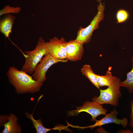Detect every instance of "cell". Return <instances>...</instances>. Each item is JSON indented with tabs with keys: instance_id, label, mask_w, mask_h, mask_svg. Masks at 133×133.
Listing matches in <instances>:
<instances>
[{
	"instance_id": "6da1fadb",
	"label": "cell",
	"mask_w": 133,
	"mask_h": 133,
	"mask_svg": "<svg viewBox=\"0 0 133 133\" xmlns=\"http://www.w3.org/2000/svg\"><path fill=\"white\" fill-rule=\"evenodd\" d=\"M9 83L18 94L33 93L38 91L43 83L35 81L25 71L14 66L9 68L6 73Z\"/></svg>"
},
{
	"instance_id": "7a4b0ae2",
	"label": "cell",
	"mask_w": 133,
	"mask_h": 133,
	"mask_svg": "<svg viewBox=\"0 0 133 133\" xmlns=\"http://www.w3.org/2000/svg\"><path fill=\"white\" fill-rule=\"evenodd\" d=\"M45 42L43 38L40 37L33 50L25 51L26 57L22 70L27 73L33 74L36 66L43 57L48 53Z\"/></svg>"
},
{
	"instance_id": "3957f363",
	"label": "cell",
	"mask_w": 133,
	"mask_h": 133,
	"mask_svg": "<svg viewBox=\"0 0 133 133\" xmlns=\"http://www.w3.org/2000/svg\"><path fill=\"white\" fill-rule=\"evenodd\" d=\"M121 81L120 79L117 77L115 81L106 89L102 90L100 88L99 96H95L92 99V101L101 105L108 104L117 106L119 100L122 96L120 90Z\"/></svg>"
},
{
	"instance_id": "277c9868",
	"label": "cell",
	"mask_w": 133,
	"mask_h": 133,
	"mask_svg": "<svg viewBox=\"0 0 133 133\" xmlns=\"http://www.w3.org/2000/svg\"><path fill=\"white\" fill-rule=\"evenodd\" d=\"M105 8L104 3H99L97 6V13L90 24L85 28L80 27L78 30L76 40L83 45L90 42L94 31L99 28L100 23L104 18Z\"/></svg>"
},
{
	"instance_id": "5b68a950",
	"label": "cell",
	"mask_w": 133,
	"mask_h": 133,
	"mask_svg": "<svg viewBox=\"0 0 133 133\" xmlns=\"http://www.w3.org/2000/svg\"><path fill=\"white\" fill-rule=\"evenodd\" d=\"M68 60L67 59H57L48 53L44 56L36 66L32 74L33 79L38 82L43 83L47 79L46 73L50 67L58 62H66Z\"/></svg>"
},
{
	"instance_id": "8992f818",
	"label": "cell",
	"mask_w": 133,
	"mask_h": 133,
	"mask_svg": "<svg viewBox=\"0 0 133 133\" xmlns=\"http://www.w3.org/2000/svg\"><path fill=\"white\" fill-rule=\"evenodd\" d=\"M103 106L94 101H85L81 106L76 107V109L69 111L67 113L68 116H75L80 113L84 112L90 114L91 117L92 121H95L96 118L99 116L105 115L107 112V109L103 107Z\"/></svg>"
},
{
	"instance_id": "52a82bcc",
	"label": "cell",
	"mask_w": 133,
	"mask_h": 133,
	"mask_svg": "<svg viewBox=\"0 0 133 133\" xmlns=\"http://www.w3.org/2000/svg\"><path fill=\"white\" fill-rule=\"evenodd\" d=\"M66 42L63 37L59 39L55 37L48 42H45L48 53L57 59H66Z\"/></svg>"
},
{
	"instance_id": "ba28073f",
	"label": "cell",
	"mask_w": 133,
	"mask_h": 133,
	"mask_svg": "<svg viewBox=\"0 0 133 133\" xmlns=\"http://www.w3.org/2000/svg\"><path fill=\"white\" fill-rule=\"evenodd\" d=\"M118 112L116 109L114 108L110 113L105 115V116L100 120H95V123L94 124L86 127H81L82 129L88 128L91 130L98 126H102L110 123H115L117 124H121L124 128H126L127 125L128 120L126 117L120 119L118 118L117 116Z\"/></svg>"
},
{
	"instance_id": "9c48e42d",
	"label": "cell",
	"mask_w": 133,
	"mask_h": 133,
	"mask_svg": "<svg viewBox=\"0 0 133 133\" xmlns=\"http://www.w3.org/2000/svg\"><path fill=\"white\" fill-rule=\"evenodd\" d=\"M83 45L76 39L66 42V59L73 62L80 60L84 52Z\"/></svg>"
},
{
	"instance_id": "30bf717a",
	"label": "cell",
	"mask_w": 133,
	"mask_h": 133,
	"mask_svg": "<svg viewBox=\"0 0 133 133\" xmlns=\"http://www.w3.org/2000/svg\"><path fill=\"white\" fill-rule=\"evenodd\" d=\"M18 118L14 114H10L8 117V121L3 126L4 127L2 133H20L21 129L17 122Z\"/></svg>"
},
{
	"instance_id": "8fae6325",
	"label": "cell",
	"mask_w": 133,
	"mask_h": 133,
	"mask_svg": "<svg viewBox=\"0 0 133 133\" xmlns=\"http://www.w3.org/2000/svg\"><path fill=\"white\" fill-rule=\"evenodd\" d=\"M15 19L13 15L9 14L0 21V32L5 37L8 38L12 33Z\"/></svg>"
},
{
	"instance_id": "7c38bea8",
	"label": "cell",
	"mask_w": 133,
	"mask_h": 133,
	"mask_svg": "<svg viewBox=\"0 0 133 133\" xmlns=\"http://www.w3.org/2000/svg\"><path fill=\"white\" fill-rule=\"evenodd\" d=\"M97 82L100 87L109 86L116 80L117 77L113 76L110 71L108 70L104 75H99L96 74Z\"/></svg>"
},
{
	"instance_id": "4fadbf2b",
	"label": "cell",
	"mask_w": 133,
	"mask_h": 133,
	"mask_svg": "<svg viewBox=\"0 0 133 133\" xmlns=\"http://www.w3.org/2000/svg\"><path fill=\"white\" fill-rule=\"evenodd\" d=\"M81 72L82 74L88 79L90 82L97 89H100L96 74L94 73L89 65H85L82 68Z\"/></svg>"
},
{
	"instance_id": "5bb4252c",
	"label": "cell",
	"mask_w": 133,
	"mask_h": 133,
	"mask_svg": "<svg viewBox=\"0 0 133 133\" xmlns=\"http://www.w3.org/2000/svg\"><path fill=\"white\" fill-rule=\"evenodd\" d=\"M25 114L26 117L32 121L33 127L35 129L37 133H46L51 130H53V128L49 129L44 127L43 125L42 120L41 119L35 120L33 118L32 114L26 112Z\"/></svg>"
},
{
	"instance_id": "9a60e30c",
	"label": "cell",
	"mask_w": 133,
	"mask_h": 133,
	"mask_svg": "<svg viewBox=\"0 0 133 133\" xmlns=\"http://www.w3.org/2000/svg\"><path fill=\"white\" fill-rule=\"evenodd\" d=\"M132 67L131 71L126 74V79L123 81H121L120 86L126 88L129 93L133 92V56L132 57Z\"/></svg>"
},
{
	"instance_id": "2e32d148",
	"label": "cell",
	"mask_w": 133,
	"mask_h": 133,
	"mask_svg": "<svg viewBox=\"0 0 133 133\" xmlns=\"http://www.w3.org/2000/svg\"><path fill=\"white\" fill-rule=\"evenodd\" d=\"M129 14L128 12L123 9H120L117 12L116 18L117 23H121L126 21L128 19Z\"/></svg>"
},
{
	"instance_id": "e0dca14e",
	"label": "cell",
	"mask_w": 133,
	"mask_h": 133,
	"mask_svg": "<svg viewBox=\"0 0 133 133\" xmlns=\"http://www.w3.org/2000/svg\"><path fill=\"white\" fill-rule=\"evenodd\" d=\"M21 8L19 7L11 6L7 5L0 10V16L6 14H16L21 11Z\"/></svg>"
},
{
	"instance_id": "ac0fdd59",
	"label": "cell",
	"mask_w": 133,
	"mask_h": 133,
	"mask_svg": "<svg viewBox=\"0 0 133 133\" xmlns=\"http://www.w3.org/2000/svg\"><path fill=\"white\" fill-rule=\"evenodd\" d=\"M130 105L131 108V113L130 115V125L131 127L133 128V99L130 102Z\"/></svg>"
},
{
	"instance_id": "d6986e66",
	"label": "cell",
	"mask_w": 133,
	"mask_h": 133,
	"mask_svg": "<svg viewBox=\"0 0 133 133\" xmlns=\"http://www.w3.org/2000/svg\"><path fill=\"white\" fill-rule=\"evenodd\" d=\"M121 132H122V133H132V131L130 130H123L122 131H121Z\"/></svg>"
},
{
	"instance_id": "ffe728a7",
	"label": "cell",
	"mask_w": 133,
	"mask_h": 133,
	"mask_svg": "<svg viewBox=\"0 0 133 133\" xmlns=\"http://www.w3.org/2000/svg\"><path fill=\"white\" fill-rule=\"evenodd\" d=\"M96 0L97 2L99 3L100 2H101V1L104 0Z\"/></svg>"
}]
</instances>
